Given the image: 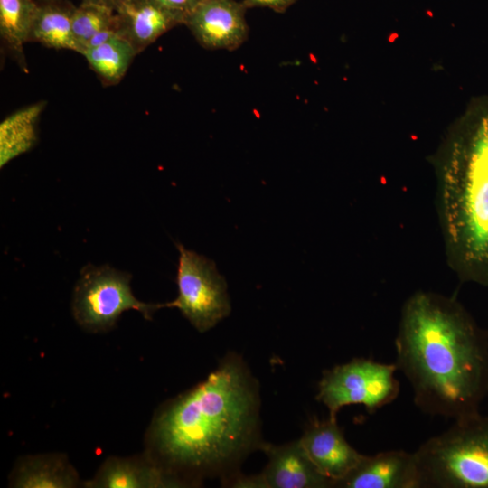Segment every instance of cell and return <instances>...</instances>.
<instances>
[{
  "label": "cell",
  "instance_id": "7",
  "mask_svg": "<svg viewBox=\"0 0 488 488\" xmlns=\"http://www.w3.org/2000/svg\"><path fill=\"white\" fill-rule=\"evenodd\" d=\"M179 251L177 297L160 307H175L200 333L213 328L230 313L227 283L215 263L195 251L176 244Z\"/></svg>",
  "mask_w": 488,
  "mask_h": 488
},
{
  "label": "cell",
  "instance_id": "22",
  "mask_svg": "<svg viewBox=\"0 0 488 488\" xmlns=\"http://www.w3.org/2000/svg\"><path fill=\"white\" fill-rule=\"evenodd\" d=\"M124 0H82L83 3H91L116 10Z\"/></svg>",
  "mask_w": 488,
  "mask_h": 488
},
{
  "label": "cell",
  "instance_id": "9",
  "mask_svg": "<svg viewBox=\"0 0 488 488\" xmlns=\"http://www.w3.org/2000/svg\"><path fill=\"white\" fill-rule=\"evenodd\" d=\"M318 471L333 487L361 462L363 455L345 439L336 418L313 420L299 439Z\"/></svg>",
  "mask_w": 488,
  "mask_h": 488
},
{
  "label": "cell",
  "instance_id": "17",
  "mask_svg": "<svg viewBox=\"0 0 488 488\" xmlns=\"http://www.w3.org/2000/svg\"><path fill=\"white\" fill-rule=\"evenodd\" d=\"M35 0H0V36L4 48L27 70L23 46L30 42Z\"/></svg>",
  "mask_w": 488,
  "mask_h": 488
},
{
  "label": "cell",
  "instance_id": "5",
  "mask_svg": "<svg viewBox=\"0 0 488 488\" xmlns=\"http://www.w3.org/2000/svg\"><path fill=\"white\" fill-rule=\"evenodd\" d=\"M131 275L108 265L85 266L80 271L71 309L75 321L86 331L107 332L114 327L123 312L136 310L145 319L161 309L160 304H147L135 297L130 287Z\"/></svg>",
  "mask_w": 488,
  "mask_h": 488
},
{
  "label": "cell",
  "instance_id": "16",
  "mask_svg": "<svg viewBox=\"0 0 488 488\" xmlns=\"http://www.w3.org/2000/svg\"><path fill=\"white\" fill-rule=\"evenodd\" d=\"M45 106V101L33 103L12 113L1 122V168L35 145L38 140V124Z\"/></svg>",
  "mask_w": 488,
  "mask_h": 488
},
{
  "label": "cell",
  "instance_id": "10",
  "mask_svg": "<svg viewBox=\"0 0 488 488\" xmlns=\"http://www.w3.org/2000/svg\"><path fill=\"white\" fill-rule=\"evenodd\" d=\"M335 487L419 488L414 452L390 450L364 455L361 462Z\"/></svg>",
  "mask_w": 488,
  "mask_h": 488
},
{
  "label": "cell",
  "instance_id": "13",
  "mask_svg": "<svg viewBox=\"0 0 488 488\" xmlns=\"http://www.w3.org/2000/svg\"><path fill=\"white\" fill-rule=\"evenodd\" d=\"M183 483L149 455L145 457H110L87 487L158 488L180 487Z\"/></svg>",
  "mask_w": 488,
  "mask_h": 488
},
{
  "label": "cell",
  "instance_id": "1",
  "mask_svg": "<svg viewBox=\"0 0 488 488\" xmlns=\"http://www.w3.org/2000/svg\"><path fill=\"white\" fill-rule=\"evenodd\" d=\"M258 383L242 357L228 353L196 386L165 404L148 432L149 455L183 484L238 474L260 449Z\"/></svg>",
  "mask_w": 488,
  "mask_h": 488
},
{
  "label": "cell",
  "instance_id": "23",
  "mask_svg": "<svg viewBox=\"0 0 488 488\" xmlns=\"http://www.w3.org/2000/svg\"><path fill=\"white\" fill-rule=\"evenodd\" d=\"M36 2H41V1H47V0H35Z\"/></svg>",
  "mask_w": 488,
  "mask_h": 488
},
{
  "label": "cell",
  "instance_id": "3",
  "mask_svg": "<svg viewBox=\"0 0 488 488\" xmlns=\"http://www.w3.org/2000/svg\"><path fill=\"white\" fill-rule=\"evenodd\" d=\"M432 164L448 267L460 281L488 286V95L449 127Z\"/></svg>",
  "mask_w": 488,
  "mask_h": 488
},
{
  "label": "cell",
  "instance_id": "6",
  "mask_svg": "<svg viewBox=\"0 0 488 488\" xmlns=\"http://www.w3.org/2000/svg\"><path fill=\"white\" fill-rule=\"evenodd\" d=\"M395 363H382L367 358H354L323 372L316 399L337 418L340 409L362 405L370 413L394 401L399 393Z\"/></svg>",
  "mask_w": 488,
  "mask_h": 488
},
{
  "label": "cell",
  "instance_id": "18",
  "mask_svg": "<svg viewBox=\"0 0 488 488\" xmlns=\"http://www.w3.org/2000/svg\"><path fill=\"white\" fill-rule=\"evenodd\" d=\"M136 54L127 40L116 34L102 44L87 49L82 55L103 84L108 86L120 82Z\"/></svg>",
  "mask_w": 488,
  "mask_h": 488
},
{
  "label": "cell",
  "instance_id": "2",
  "mask_svg": "<svg viewBox=\"0 0 488 488\" xmlns=\"http://www.w3.org/2000/svg\"><path fill=\"white\" fill-rule=\"evenodd\" d=\"M396 366L424 413L454 420L479 412L488 393V334L454 296L418 290L404 302Z\"/></svg>",
  "mask_w": 488,
  "mask_h": 488
},
{
  "label": "cell",
  "instance_id": "14",
  "mask_svg": "<svg viewBox=\"0 0 488 488\" xmlns=\"http://www.w3.org/2000/svg\"><path fill=\"white\" fill-rule=\"evenodd\" d=\"M75 8L68 0L37 2L30 42H37L47 48L78 52L71 29Z\"/></svg>",
  "mask_w": 488,
  "mask_h": 488
},
{
  "label": "cell",
  "instance_id": "15",
  "mask_svg": "<svg viewBox=\"0 0 488 488\" xmlns=\"http://www.w3.org/2000/svg\"><path fill=\"white\" fill-rule=\"evenodd\" d=\"M77 483L76 471L61 455L25 457L12 477V486L20 488H70Z\"/></svg>",
  "mask_w": 488,
  "mask_h": 488
},
{
  "label": "cell",
  "instance_id": "4",
  "mask_svg": "<svg viewBox=\"0 0 488 488\" xmlns=\"http://www.w3.org/2000/svg\"><path fill=\"white\" fill-rule=\"evenodd\" d=\"M414 454L419 488H488V417L456 419Z\"/></svg>",
  "mask_w": 488,
  "mask_h": 488
},
{
  "label": "cell",
  "instance_id": "20",
  "mask_svg": "<svg viewBox=\"0 0 488 488\" xmlns=\"http://www.w3.org/2000/svg\"><path fill=\"white\" fill-rule=\"evenodd\" d=\"M164 8L173 12L183 18L185 17L202 1V0H155Z\"/></svg>",
  "mask_w": 488,
  "mask_h": 488
},
{
  "label": "cell",
  "instance_id": "8",
  "mask_svg": "<svg viewBox=\"0 0 488 488\" xmlns=\"http://www.w3.org/2000/svg\"><path fill=\"white\" fill-rule=\"evenodd\" d=\"M247 8L235 0H202L185 17L183 24L202 47L232 51L248 37Z\"/></svg>",
  "mask_w": 488,
  "mask_h": 488
},
{
  "label": "cell",
  "instance_id": "11",
  "mask_svg": "<svg viewBox=\"0 0 488 488\" xmlns=\"http://www.w3.org/2000/svg\"><path fill=\"white\" fill-rule=\"evenodd\" d=\"M268 462L259 474L265 488H327L333 483L323 475L307 455L300 440L261 448Z\"/></svg>",
  "mask_w": 488,
  "mask_h": 488
},
{
  "label": "cell",
  "instance_id": "19",
  "mask_svg": "<svg viewBox=\"0 0 488 488\" xmlns=\"http://www.w3.org/2000/svg\"><path fill=\"white\" fill-rule=\"evenodd\" d=\"M71 29L78 52L83 54L95 34L117 29L115 11L100 5L81 2L73 12Z\"/></svg>",
  "mask_w": 488,
  "mask_h": 488
},
{
  "label": "cell",
  "instance_id": "21",
  "mask_svg": "<svg viewBox=\"0 0 488 488\" xmlns=\"http://www.w3.org/2000/svg\"><path fill=\"white\" fill-rule=\"evenodd\" d=\"M296 0H244L247 7H267L276 12H284Z\"/></svg>",
  "mask_w": 488,
  "mask_h": 488
},
{
  "label": "cell",
  "instance_id": "12",
  "mask_svg": "<svg viewBox=\"0 0 488 488\" xmlns=\"http://www.w3.org/2000/svg\"><path fill=\"white\" fill-rule=\"evenodd\" d=\"M117 32L141 52L183 20L155 0H124L115 10Z\"/></svg>",
  "mask_w": 488,
  "mask_h": 488
}]
</instances>
